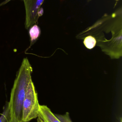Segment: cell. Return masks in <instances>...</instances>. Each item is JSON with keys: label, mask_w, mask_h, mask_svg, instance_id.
I'll return each mask as SVG.
<instances>
[{"label": "cell", "mask_w": 122, "mask_h": 122, "mask_svg": "<svg viewBox=\"0 0 122 122\" xmlns=\"http://www.w3.org/2000/svg\"><path fill=\"white\" fill-rule=\"evenodd\" d=\"M33 68L27 58L23 59L11 89L8 103L11 117L14 122H23V107L27 90L32 80Z\"/></svg>", "instance_id": "obj_1"}, {"label": "cell", "mask_w": 122, "mask_h": 122, "mask_svg": "<svg viewBox=\"0 0 122 122\" xmlns=\"http://www.w3.org/2000/svg\"><path fill=\"white\" fill-rule=\"evenodd\" d=\"M39 106L37 94L32 80L28 85L25 95L23 107L22 121L29 122L38 117Z\"/></svg>", "instance_id": "obj_2"}, {"label": "cell", "mask_w": 122, "mask_h": 122, "mask_svg": "<svg viewBox=\"0 0 122 122\" xmlns=\"http://www.w3.org/2000/svg\"><path fill=\"white\" fill-rule=\"evenodd\" d=\"M26 11L25 28L28 29L36 23L38 12L44 0H23Z\"/></svg>", "instance_id": "obj_3"}, {"label": "cell", "mask_w": 122, "mask_h": 122, "mask_svg": "<svg viewBox=\"0 0 122 122\" xmlns=\"http://www.w3.org/2000/svg\"><path fill=\"white\" fill-rule=\"evenodd\" d=\"M38 117H40L44 122H61L46 105L39 106Z\"/></svg>", "instance_id": "obj_4"}, {"label": "cell", "mask_w": 122, "mask_h": 122, "mask_svg": "<svg viewBox=\"0 0 122 122\" xmlns=\"http://www.w3.org/2000/svg\"><path fill=\"white\" fill-rule=\"evenodd\" d=\"M41 34V30L37 25L34 24L30 28L29 34L31 38V44L36 41Z\"/></svg>", "instance_id": "obj_5"}, {"label": "cell", "mask_w": 122, "mask_h": 122, "mask_svg": "<svg viewBox=\"0 0 122 122\" xmlns=\"http://www.w3.org/2000/svg\"><path fill=\"white\" fill-rule=\"evenodd\" d=\"M11 119L10 108L8 103L0 117V122H9Z\"/></svg>", "instance_id": "obj_6"}, {"label": "cell", "mask_w": 122, "mask_h": 122, "mask_svg": "<svg viewBox=\"0 0 122 122\" xmlns=\"http://www.w3.org/2000/svg\"><path fill=\"white\" fill-rule=\"evenodd\" d=\"M84 43L85 46L87 48L92 49L96 46V41L94 37L90 36L85 38Z\"/></svg>", "instance_id": "obj_7"}, {"label": "cell", "mask_w": 122, "mask_h": 122, "mask_svg": "<svg viewBox=\"0 0 122 122\" xmlns=\"http://www.w3.org/2000/svg\"><path fill=\"white\" fill-rule=\"evenodd\" d=\"M54 115L61 122H72L69 112H66L64 115L55 114Z\"/></svg>", "instance_id": "obj_8"}, {"label": "cell", "mask_w": 122, "mask_h": 122, "mask_svg": "<svg viewBox=\"0 0 122 122\" xmlns=\"http://www.w3.org/2000/svg\"><path fill=\"white\" fill-rule=\"evenodd\" d=\"M11 0H5L4 1L0 3V6H3L4 5H5L6 4L8 3L9 1Z\"/></svg>", "instance_id": "obj_9"}, {"label": "cell", "mask_w": 122, "mask_h": 122, "mask_svg": "<svg viewBox=\"0 0 122 122\" xmlns=\"http://www.w3.org/2000/svg\"><path fill=\"white\" fill-rule=\"evenodd\" d=\"M37 122H44L43 120L40 117H38V119H37Z\"/></svg>", "instance_id": "obj_10"}, {"label": "cell", "mask_w": 122, "mask_h": 122, "mask_svg": "<svg viewBox=\"0 0 122 122\" xmlns=\"http://www.w3.org/2000/svg\"><path fill=\"white\" fill-rule=\"evenodd\" d=\"M9 122H14L13 121V120L11 119L10 120V121H9Z\"/></svg>", "instance_id": "obj_11"}, {"label": "cell", "mask_w": 122, "mask_h": 122, "mask_svg": "<svg viewBox=\"0 0 122 122\" xmlns=\"http://www.w3.org/2000/svg\"><path fill=\"white\" fill-rule=\"evenodd\" d=\"M122 122V117H121V119H120V122Z\"/></svg>", "instance_id": "obj_12"}, {"label": "cell", "mask_w": 122, "mask_h": 122, "mask_svg": "<svg viewBox=\"0 0 122 122\" xmlns=\"http://www.w3.org/2000/svg\"><path fill=\"white\" fill-rule=\"evenodd\" d=\"M87 1H91V0H87Z\"/></svg>", "instance_id": "obj_13"}]
</instances>
